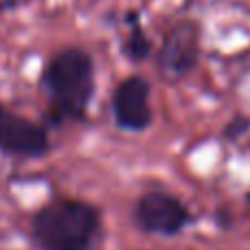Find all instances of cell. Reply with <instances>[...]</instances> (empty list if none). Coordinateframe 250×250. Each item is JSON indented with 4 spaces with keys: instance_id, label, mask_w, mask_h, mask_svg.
Listing matches in <instances>:
<instances>
[{
    "instance_id": "1",
    "label": "cell",
    "mask_w": 250,
    "mask_h": 250,
    "mask_svg": "<svg viewBox=\"0 0 250 250\" xmlns=\"http://www.w3.org/2000/svg\"><path fill=\"white\" fill-rule=\"evenodd\" d=\"M51 105V121H86L95 99V60L82 46H66L53 53L40 77Z\"/></svg>"
},
{
    "instance_id": "2",
    "label": "cell",
    "mask_w": 250,
    "mask_h": 250,
    "mask_svg": "<svg viewBox=\"0 0 250 250\" xmlns=\"http://www.w3.org/2000/svg\"><path fill=\"white\" fill-rule=\"evenodd\" d=\"M99 230V208L73 198L51 200L31 220V235L40 250H90Z\"/></svg>"
},
{
    "instance_id": "3",
    "label": "cell",
    "mask_w": 250,
    "mask_h": 250,
    "mask_svg": "<svg viewBox=\"0 0 250 250\" xmlns=\"http://www.w3.org/2000/svg\"><path fill=\"white\" fill-rule=\"evenodd\" d=\"M202 29L195 20H180L165 33L156 53V66L169 79L178 82L191 75L202 55Z\"/></svg>"
},
{
    "instance_id": "4",
    "label": "cell",
    "mask_w": 250,
    "mask_h": 250,
    "mask_svg": "<svg viewBox=\"0 0 250 250\" xmlns=\"http://www.w3.org/2000/svg\"><path fill=\"white\" fill-rule=\"evenodd\" d=\"M134 222L143 233L173 237L193 224L189 207L173 193L160 189L145 191L134 204Z\"/></svg>"
},
{
    "instance_id": "5",
    "label": "cell",
    "mask_w": 250,
    "mask_h": 250,
    "mask_svg": "<svg viewBox=\"0 0 250 250\" xmlns=\"http://www.w3.org/2000/svg\"><path fill=\"white\" fill-rule=\"evenodd\" d=\"M51 149L48 129L42 123L0 105V154L13 158H44Z\"/></svg>"
},
{
    "instance_id": "6",
    "label": "cell",
    "mask_w": 250,
    "mask_h": 250,
    "mask_svg": "<svg viewBox=\"0 0 250 250\" xmlns=\"http://www.w3.org/2000/svg\"><path fill=\"white\" fill-rule=\"evenodd\" d=\"M151 83L143 75H129L121 79L112 92V119L123 132H145L154 123V110L149 104Z\"/></svg>"
},
{
    "instance_id": "7",
    "label": "cell",
    "mask_w": 250,
    "mask_h": 250,
    "mask_svg": "<svg viewBox=\"0 0 250 250\" xmlns=\"http://www.w3.org/2000/svg\"><path fill=\"white\" fill-rule=\"evenodd\" d=\"M125 22L129 24V31L123 38V44H121L123 55L127 57L129 62H134V64H141V62L149 60L151 53H154V42H151V38L145 33V29H143L141 13L127 11Z\"/></svg>"
},
{
    "instance_id": "8",
    "label": "cell",
    "mask_w": 250,
    "mask_h": 250,
    "mask_svg": "<svg viewBox=\"0 0 250 250\" xmlns=\"http://www.w3.org/2000/svg\"><path fill=\"white\" fill-rule=\"evenodd\" d=\"M248 132H250V117L248 114H235V117H230L229 123L224 125L222 136H224V141L235 143V141H239L242 136H246Z\"/></svg>"
},
{
    "instance_id": "9",
    "label": "cell",
    "mask_w": 250,
    "mask_h": 250,
    "mask_svg": "<svg viewBox=\"0 0 250 250\" xmlns=\"http://www.w3.org/2000/svg\"><path fill=\"white\" fill-rule=\"evenodd\" d=\"M215 222H217V226L220 229H230L233 226V220H230V213L226 211V208H217V213H215Z\"/></svg>"
},
{
    "instance_id": "10",
    "label": "cell",
    "mask_w": 250,
    "mask_h": 250,
    "mask_svg": "<svg viewBox=\"0 0 250 250\" xmlns=\"http://www.w3.org/2000/svg\"><path fill=\"white\" fill-rule=\"evenodd\" d=\"M16 7V0H0V16H2L4 11H9V9Z\"/></svg>"
},
{
    "instance_id": "11",
    "label": "cell",
    "mask_w": 250,
    "mask_h": 250,
    "mask_svg": "<svg viewBox=\"0 0 250 250\" xmlns=\"http://www.w3.org/2000/svg\"><path fill=\"white\" fill-rule=\"evenodd\" d=\"M244 200H246V204H250V189L246 191V195H244Z\"/></svg>"
},
{
    "instance_id": "12",
    "label": "cell",
    "mask_w": 250,
    "mask_h": 250,
    "mask_svg": "<svg viewBox=\"0 0 250 250\" xmlns=\"http://www.w3.org/2000/svg\"><path fill=\"white\" fill-rule=\"evenodd\" d=\"M187 2H191V0H187Z\"/></svg>"
}]
</instances>
